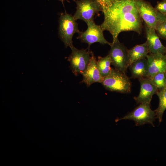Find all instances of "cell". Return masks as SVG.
Wrapping results in <instances>:
<instances>
[{
    "mask_svg": "<svg viewBox=\"0 0 166 166\" xmlns=\"http://www.w3.org/2000/svg\"><path fill=\"white\" fill-rule=\"evenodd\" d=\"M134 3L130 0H117L104 10V19L100 25L103 31H109L113 41L119 34L134 31L140 34L142 31L141 18Z\"/></svg>",
    "mask_w": 166,
    "mask_h": 166,
    "instance_id": "obj_1",
    "label": "cell"
},
{
    "mask_svg": "<svg viewBox=\"0 0 166 166\" xmlns=\"http://www.w3.org/2000/svg\"><path fill=\"white\" fill-rule=\"evenodd\" d=\"M108 90L123 93H130L131 82L125 73L112 68L110 73L104 77L101 83Z\"/></svg>",
    "mask_w": 166,
    "mask_h": 166,
    "instance_id": "obj_2",
    "label": "cell"
},
{
    "mask_svg": "<svg viewBox=\"0 0 166 166\" xmlns=\"http://www.w3.org/2000/svg\"><path fill=\"white\" fill-rule=\"evenodd\" d=\"M76 20L71 14L61 13L59 19L58 35L65 46L70 48L73 45V38L76 33L80 31Z\"/></svg>",
    "mask_w": 166,
    "mask_h": 166,
    "instance_id": "obj_3",
    "label": "cell"
},
{
    "mask_svg": "<svg viewBox=\"0 0 166 166\" xmlns=\"http://www.w3.org/2000/svg\"><path fill=\"white\" fill-rule=\"evenodd\" d=\"M137 8L141 18L148 27L155 29L159 23L166 21V16L144 0H136Z\"/></svg>",
    "mask_w": 166,
    "mask_h": 166,
    "instance_id": "obj_4",
    "label": "cell"
},
{
    "mask_svg": "<svg viewBox=\"0 0 166 166\" xmlns=\"http://www.w3.org/2000/svg\"><path fill=\"white\" fill-rule=\"evenodd\" d=\"M108 54L116 70L125 73L129 66L128 49L118 38L113 41Z\"/></svg>",
    "mask_w": 166,
    "mask_h": 166,
    "instance_id": "obj_5",
    "label": "cell"
},
{
    "mask_svg": "<svg viewBox=\"0 0 166 166\" xmlns=\"http://www.w3.org/2000/svg\"><path fill=\"white\" fill-rule=\"evenodd\" d=\"M156 118V113L150 108V104L142 103L123 117L116 119L115 121L130 120L134 121L136 126L149 124L154 127L153 123Z\"/></svg>",
    "mask_w": 166,
    "mask_h": 166,
    "instance_id": "obj_6",
    "label": "cell"
},
{
    "mask_svg": "<svg viewBox=\"0 0 166 166\" xmlns=\"http://www.w3.org/2000/svg\"><path fill=\"white\" fill-rule=\"evenodd\" d=\"M71 53L68 57L70 68L76 76L82 74L86 69L91 58V51L88 47L86 49H78L73 46L70 48Z\"/></svg>",
    "mask_w": 166,
    "mask_h": 166,
    "instance_id": "obj_7",
    "label": "cell"
},
{
    "mask_svg": "<svg viewBox=\"0 0 166 166\" xmlns=\"http://www.w3.org/2000/svg\"><path fill=\"white\" fill-rule=\"evenodd\" d=\"M77 5L74 19L81 20L86 22L94 21L95 16L102 12L101 8L95 0H74Z\"/></svg>",
    "mask_w": 166,
    "mask_h": 166,
    "instance_id": "obj_8",
    "label": "cell"
},
{
    "mask_svg": "<svg viewBox=\"0 0 166 166\" xmlns=\"http://www.w3.org/2000/svg\"><path fill=\"white\" fill-rule=\"evenodd\" d=\"M86 23L87 25V30L84 32L80 31L77 38V39L80 40L82 42L88 44V47L89 48L91 44L96 42L111 46L112 43L108 42L105 38L101 25L96 24L94 21H89Z\"/></svg>",
    "mask_w": 166,
    "mask_h": 166,
    "instance_id": "obj_9",
    "label": "cell"
},
{
    "mask_svg": "<svg viewBox=\"0 0 166 166\" xmlns=\"http://www.w3.org/2000/svg\"><path fill=\"white\" fill-rule=\"evenodd\" d=\"M91 58L85 70L81 74L83 80L81 82L87 87L96 82L101 83L103 78L101 77L97 65V61L93 53L91 51Z\"/></svg>",
    "mask_w": 166,
    "mask_h": 166,
    "instance_id": "obj_10",
    "label": "cell"
},
{
    "mask_svg": "<svg viewBox=\"0 0 166 166\" xmlns=\"http://www.w3.org/2000/svg\"><path fill=\"white\" fill-rule=\"evenodd\" d=\"M140 84V90L138 96L134 97L137 104H150L153 95L156 94L158 89L149 78L139 79Z\"/></svg>",
    "mask_w": 166,
    "mask_h": 166,
    "instance_id": "obj_11",
    "label": "cell"
},
{
    "mask_svg": "<svg viewBox=\"0 0 166 166\" xmlns=\"http://www.w3.org/2000/svg\"><path fill=\"white\" fill-rule=\"evenodd\" d=\"M147 61L148 77L151 79L155 75L166 71V55L160 53L148 54Z\"/></svg>",
    "mask_w": 166,
    "mask_h": 166,
    "instance_id": "obj_12",
    "label": "cell"
},
{
    "mask_svg": "<svg viewBox=\"0 0 166 166\" xmlns=\"http://www.w3.org/2000/svg\"><path fill=\"white\" fill-rule=\"evenodd\" d=\"M146 35L150 53L165 54L166 47L160 42L155 29L145 24Z\"/></svg>",
    "mask_w": 166,
    "mask_h": 166,
    "instance_id": "obj_13",
    "label": "cell"
},
{
    "mask_svg": "<svg viewBox=\"0 0 166 166\" xmlns=\"http://www.w3.org/2000/svg\"><path fill=\"white\" fill-rule=\"evenodd\" d=\"M129 67L132 77L138 79L148 78V67L146 58L134 62L129 66Z\"/></svg>",
    "mask_w": 166,
    "mask_h": 166,
    "instance_id": "obj_14",
    "label": "cell"
},
{
    "mask_svg": "<svg viewBox=\"0 0 166 166\" xmlns=\"http://www.w3.org/2000/svg\"><path fill=\"white\" fill-rule=\"evenodd\" d=\"M149 53L147 41L143 43L137 45L131 49H128L129 66L134 61L146 58Z\"/></svg>",
    "mask_w": 166,
    "mask_h": 166,
    "instance_id": "obj_15",
    "label": "cell"
},
{
    "mask_svg": "<svg viewBox=\"0 0 166 166\" xmlns=\"http://www.w3.org/2000/svg\"><path fill=\"white\" fill-rule=\"evenodd\" d=\"M159 99L158 108L154 111L156 117L158 119L159 123L162 121L164 113L166 109V85L162 89L158 90L156 93Z\"/></svg>",
    "mask_w": 166,
    "mask_h": 166,
    "instance_id": "obj_16",
    "label": "cell"
},
{
    "mask_svg": "<svg viewBox=\"0 0 166 166\" xmlns=\"http://www.w3.org/2000/svg\"><path fill=\"white\" fill-rule=\"evenodd\" d=\"M111 64L112 62L109 54L104 57H98L97 65L100 73L103 78L107 76L110 73L112 68L111 67Z\"/></svg>",
    "mask_w": 166,
    "mask_h": 166,
    "instance_id": "obj_17",
    "label": "cell"
},
{
    "mask_svg": "<svg viewBox=\"0 0 166 166\" xmlns=\"http://www.w3.org/2000/svg\"><path fill=\"white\" fill-rule=\"evenodd\" d=\"M165 72L158 73L150 79L158 90L163 88L166 85Z\"/></svg>",
    "mask_w": 166,
    "mask_h": 166,
    "instance_id": "obj_18",
    "label": "cell"
},
{
    "mask_svg": "<svg viewBox=\"0 0 166 166\" xmlns=\"http://www.w3.org/2000/svg\"><path fill=\"white\" fill-rule=\"evenodd\" d=\"M155 30L159 38L166 40V21L158 24Z\"/></svg>",
    "mask_w": 166,
    "mask_h": 166,
    "instance_id": "obj_19",
    "label": "cell"
},
{
    "mask_svg": "<svg viewBox=\"0 0 166 166\" xmlns=\"http://www.w3.org/2000/svg\"><path fill=\"white\" fill-rule=\"evenodd\" d=\"M155 8L161 13L166 16V0L157 2Z\"/></svg>",
    "mask_w": 166,
    "mask_h": 166,
    "instance_id": "obj_20",
    "label": "cell"
},
{
    "mask_svg": "<svg viewBox=\"0 0 166 166\" xmlns=\"http://www.w3.org/2000/svg\"><path fill=\"white\" fill-rule=\"evenodd\" d=\"M101 6L102 11L117 0H95Z\"/></svg>",
    "mask_w": 166,
    "mask_h": 166,
    "instance_id": "obj_21",
    "label": "cell"
},
{
    "mask_svg": "<svg viewBox=\"0 0 166 166\" xmlns=\"http://www.w3.org/2000/svg\"><path fill=\"white\" fill-rule=\"evenodd\" d=\"M61 2V3H62L63 4L65 0H58Z\"/></svg>",
    "mask_w": 166,
    "mask_h": 166,
    "instance_id": "obj_22",
    "label": "cell"
},
{
    "mask_svg": "<svg viewBox=\"0 0 166 166\" xmlns=\"http://www.w3.org/2000/svg\"><path fill=\"white\" fill-rule=\"evenodd\" d=\"M165 76H166V72L165 73Z\"/></svg>",
    "mask_w": 166,
    "mask_h": 166,
    "instance_id": "obj_23",
    "label": "cell"
},
{
    "mask_svg": "<svg viewBox=\"0 0 166 166\" xmlns=\"http://www.w3.org/2000/svg\"><path fill=\"white\" fill-rule=\"evenodd\" d=\"M165 54H166V53H165Z\"/></svg>",
    "mask_w": 166,
    "mask_h": 166,
    "instance_id": "obj_24",
    "label": "cell"
}]
</instances>
